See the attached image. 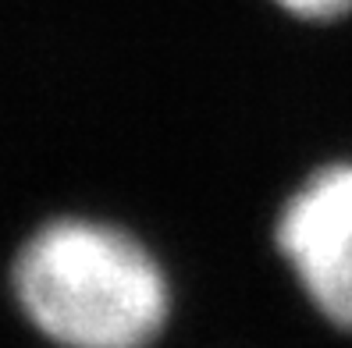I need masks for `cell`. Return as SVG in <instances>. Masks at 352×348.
<instances>
[{"instance_id": "3", "label": "cell", "mask_w": 352, "mask_h": 348, "mask_svg": "<svg viewBox=\"0 0 352 348\" xmlns=\"http://www.w3.org/2000/svg\"><path fill=\"white\" fill-rule=\"evenodd\" d=\"M274 4L306 22H335L352 14V0H274Z\"/></svg>"}, {"instance_id": "1", "label": "cell", "mask_w": 352, "mask_h": 348, "mask_svg": "<svg viewBox=\"0 0 352 348\" xmlns=\"http://www.w3.org/2000/svg\"><path fill=\"white\" fill-rule=\"evenodd\" d=\"M22 316L57 348H150L171 320V284L135 235L89 217L43 224L14 256Z\"/></svg>"}, {"instance_id": "2", "label": "cell", "mask_w": 352, "mask_h": 348, "mask_svg": "<svg viewBox=\"0 0 352 348\" xmlns=\"http://www.w3.org/2000/svg\"><path fill=\"white\" fill-rule=\"evenodd\" d=\"M274 242L314 310L352 334V163L302 181L278 217Z\"/></svg>"}]
</instances>
